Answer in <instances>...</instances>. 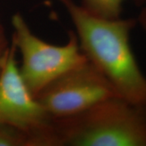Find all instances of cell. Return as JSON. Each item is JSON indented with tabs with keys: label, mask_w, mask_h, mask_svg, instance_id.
<instances>
[{
	"label": "cell",
	"mask_w": 146,
	"mask_h": 146,
	"mask_svg": "<svg viewBox=\"0 0 146 146\" xmlns=\"http://www.w3.org/2000/svg\"><path fill=\"white\" fill-rule=\"evenodd\" d=\"M75 27L80 47L89 63L102 73L120 98L146 106V75L130 44L134 18L107 19L84 10L73 0H58Z\"/></svg>",
	"instance_id": "cell-1"
},
{
	"label": "cell",
	"mask_w": 146,
	"mask_h": 146,
	"mask_svg": "<svg viewBox=\"0 0 146 146\" xmlns=\"http://www.w3.org/2000/svg\"><path fill=\"white\" fill-rule=\"evenodd\" d=\"M10 47L11 41H9L8 37L7 36L5 28L0 16V71L5 62Z\"/></svg>",
	"instance_id": "cell-8"
},
{
	"label": "cell",
	"mask_w": 146,
	"mask_h": 146,
	"mask_svg": "<svg viewBox=\"0 0 146 146\" xmlns=\"http://www.w3.org/2000/svg\"><path fill=\"white\" fill-rule=\"evenodd\" d=\"M131 1L137 5H144L145 0H82L80 5L95 16L115 19L121 17L123 4Z\"/></svg>",
	"instance_id": "cell-6"
},
{
	"label": "cell",
	"mask_w": 146,
	"mask_h": 146,
	"mask_svg": "<svg viewBox=\"0 0 146 146\" xmlns=\"http://www.w3.org/2000/svg\"><path fill=\"white\" fill-rule=\"evenodd\" d=\"M115 97L119 96L114 87L86 61L54 80L36 98L51 117L60 119L76 115Z\"/></svg>",
	"instance_id": "cell-5"
},
{
	"label": "cell",
	"mask_w": 146,
	"mask_h": 146,
	"mask_svg": "<svg viewBox=\"0 0 146 146\" xmlns=\"http://www.w3.org/2000/svg\"><path fill=\"white\" fill-rule=\"evenodd\" d=\"M144 4L145 6L141 11V13L138 18L136 19V21H137V24H140V25L143 28V29L146 31V0Z\"/></svg>",
	"instance_id": "cell-9"
},
{
	"label": "cell",
	"mask_w": 146,
	"mask_h": 146,
	"mask_svg": "<svg viewBox=\"0 0 146 146\" xmlns=\"http://www.w3.org/2000/svg\"><path fill=\"white\" fill-rule=\"evenodd\" d=\"M55 146H146V106L119 97L54 119Z\"/></svg>",
	"instance_id": "cell-2"
},
{
	"label": "cell",
	"mask_w": 146,
	"mask_h": 146,
	"mask_svg": "<svg viewBox=\"0 0 146 146\" xmlns=\"http://www.w3.org/2000/svg\"><path fill=\"white\" fill-rule=\"evenodd\" d=\"M0 146H30L29 136L10 126L0 125Z\"/></svg>",
	"instance_id": "cell-7"
},
{
	"label": "cell",
	"mask_w": 146,
	"mask_h": 146,
	"mask_svg": "<svg viewBox=\"0 0 146 146\" xmlns=\"http://www.w3.org/2000/svg\"><path fill=\"white\" fill-rule=\"evenodd\" d=\"M11 21L13 30L11 42L21 54L20 73L35 97L59 76L88 61L75 31L68 32V42L57 46L35 35L21 13H15Z\"/></svg>",
	"instance_id": "cell-3"
},
{
	"label": "cell",
	"mask_w": 146,
	"mask_h": 146,
	"mask_svg": "<svg viewBox=\"0 0 146 146\" xmlns=\"http://www.w3.org/2000/svg\"><path fill=\"white\" fill-rule=\"evenodd\" d=\"M16 46L11 47L0 71V125L29 136L30 146H55L54 118L28 89L21 77Z\"/></svg>",
	"instance_id": "cell-4"
}]
</instances>
